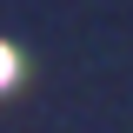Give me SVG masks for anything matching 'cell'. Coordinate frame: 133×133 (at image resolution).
I'll return each instance as SVG.
<instances>
[{"mask_svg": "<svg viewBox=\"0 0 133 133\" xmlns=\"http://www.w3.org/2000/svg\"><path fill=\"white\" fill-rule=\"evenodd\" d=\"M14 66H20V60H14V47H0V87L14 80Z\"/></svg>", "mask_w": 133, "mask_h": 133, "instance_id": "cell-1", "label": "cell"}]
</instances>
